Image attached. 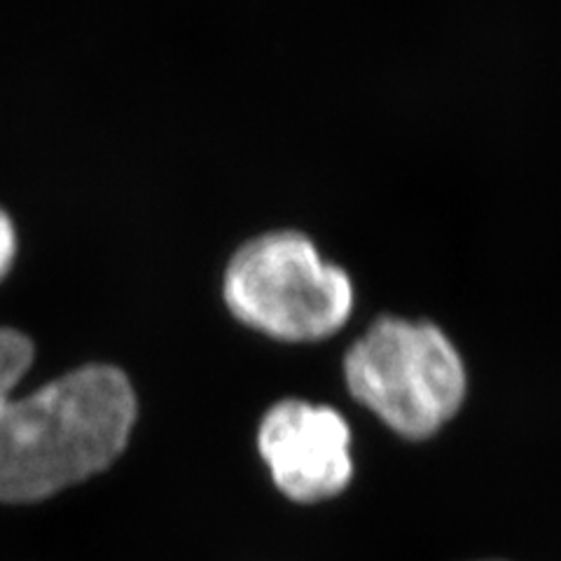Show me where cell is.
<instances>
[{
    "instance_id": "7a4b0ae2",
    "label": "cell",
    "mask_w": 561,
    "mask_h": 561,
    "mask_svg": "<svg viewBox=\"0 0 561 561\" xmlns=\"http://www.w3.org/2000/svg\"><path fill=\"white\" fill-rule=\"evenodd\" d=\"M348 393L410 440L435 435L461 410L468 370L461 351L431 321L379 316L344 356Z\"/></svg>"
},
{
    "instance_id": "3957f363",
    "label": "cell",
    "mask_w": 561,
    "mask_h": 561,
    "mask_svg": "<svg viewBox=\"0 0 561 561\" xmlns=\"http://www.w3.org/2000/svg\"><path fill=\"white\" fill-rule=\"evenodd\" d=\"M225 302L237 321L280 342H321L356 309L351 274L302 232L245 241L225 272Z\"/></svg>"
},
{
    "instance_id": "6da1fadb",
    "label": "cell",
    "mask_w": 561,
    "mask_h": 561,
    "mask_svg": "<svg viewBox=\"0 0 561 561\" xmlns=\"http://www.w3.org/2000/svg\"><path fill=\"white\" fill-rule=\"evenodd\" d=\"M33 363L26 335L0 328V501L33 503L96 476L125 451L136 396L113 365H84L14 398Z\"/></svg>"
},
{
    "instance_id": "5b68a950",
    "label": "cell",
    "mask_w": 561,
    "mask_h": 561,
    "mask_svg": "<svg viewBox=\"0 0 561 561\" xmlns=\"http://www.w3.org/2000/svg\"><path fill=\"white\" fill-rule=\"evenodd\" d=\"M16 257V230L10 216L0 208V280L8 276Z\"/></svg>"
},
{
    "instance_id": "277c9868",
    "label": "cell",
    "mask_w": 561,
    "mask_h": 561,
    "mask_svg": "<svg viewBox=\"0 0 561 561\" xmlns=\"http://www.w3.org/2000/svg\"><path fill=\"white\" fill-rule=\"evenodd\" d=\"M257 449L280 494L295 503L337 496L354 478L351 428L328 405L295 398L276 402L260 424Z\"/></svg>"
}]
</instances>
